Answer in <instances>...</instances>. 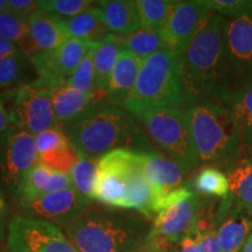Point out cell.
<instances>
[{
  "label": "cell",
  "instance_id": "obj_25",
  "mask_svg": "<svg viewBox=\"0 0 252 252\" xmlns=\"http://www.w3.org/2000/svg\"><path fill=\"white\" fill-rule=\"evenodd\" d=\"M124 50L119 35L109 34L96 45L94 54L96 89L106 91L110 78L121 53Z\"/></svg>",
  "mask_w": 252,
  "mask_h": 252
},
{
  "label": "cell",
  "instance_id": "obj_3",
  "mask_svg": "<svg viewBox=\"0 0 252 252\" xmlns=\"http://www.w3.org/2000/svg\"><path fill=\"white\" fill-rule=\"evenodd\" d=\"M61 229L78 252H138L151 230L139 214L94 204Z\"/></svg>",
  "mask_w": 252,
  "mask_h": 252
},
{
  "label": "cell",
  "instance_id": "obj_1",
  "mask_svg": "<svg viewBox=\"0 0 252 252\" xmlns=\"http://www.w3.org/2000/svg\"><path fill=\"white\" fill-rule=\"evenodd\" d=\"M226 19L210 12L180 56L185 105L214 103L226 106L234 90L225 45Z\"/></svg>",
  "mask_w": 252,
  "mask_h": 252
},
{
  "label": "cell",
  "instance_id": "obj_33",
  "mask_svg": "<svg viewBox=\"0 0 252 252\" xmlns=\"http://www.w3.org/2000/svg\"><path fill=\"white\" fill-rule=\"evenodd\" d=\"M196 252H220L216 234V213H213L212 208H200L196 220Z\"/></svg>",
  "mask_w": 252,
  "mask_h": 252
},
{
  "label": "cell",
  "instance_id": "obj_42",
  "mask_svg": "<svg viewBox=\"0 0 252 252\" xmlns=\"http://www.w3.org/2000/svg\"><path fill=\"white\" fill-rule=\"evenodd\" d=\"M19 52H20V50H19L18 46L15 45V43L9 42V41L0 37V59L14 55Z\"/></svg>",
  "mask_w": 252,
  "mask_h": 252
},
{
  "label": "cell",
  "instance_id": "obj_43",
  "mask_svg": "<svg viewBox=\"0 0 252 252\" xmlns=\"http://www.w3.org/2000/svg\"><path fill=\"white\" fill-rule=\"evenodd\" d=\"M241 252H252V234L250 237H249L247 243H245L244 248L242 249Z\"/></svg>",
  "mask_w": 252,
  "mask_h": 252
},
{
  "label": "cell",
  "instance_id": "obj_22",
  "mask_svg": "<svg viewBox=\"0 0 252 252\" xmlns=\"http://www.w3.org/2000/svg\"><path fill=\"white\" fill-rule=\"evenodd\" d=\"M71 186L70 175L39 162L27 173L21 186L20 193L15 201L41 196V195L61 190Z\"/></svg>",
  "mask_w": 252,
  "mask_h": 252
},
{
  "label": "cell",
  "instance_id": "obj_21",
  "mask_svg": "<svg viewBox=\"0 0 252 252\" xmlns=\"http://www.w3.org/2000/svg\"><path fill=\"white\" fill-rule=\"evenodd\" d=\"M141 60L131 54L127 50H123L119 55L110 78L108 89V100L117 106H122L133 90L139 74Z\"/></svg>",
  "mask_w": 252,
  "mask_h": 252
},
{
  "label": "cell",
  "instance_id": "obj_10",
  "mask_svg": "<svg viewBox=\"0 0 252 252\" xmlns=\"http://www.w3.org/2000/svg\"><path fill=\"white\" fill-rule=\"evenodd\" d=\"M40 162L32 134L12 125L0 133V188L15 201L27 173Z\"/></svg>",
  "mask_w": 252,
  "mask_h": 252
},
{
  "label": "cell",
  "instance_id": "obj_44",
  "mask_svg": "<svg viewBox=\"0 0 252 252\" xmlns=\"http://www.w3.org/2000/svg\"><path fill=\"white\" fill-rule=\"evenodd\" d=\"M7 12V0H0V14Z\"/></svg>",
  "mask_w": 252,
  "mask_h": 252
},
{
  "label": "cell",
  "instance_id": "obj_27",
  "mask_svg": "<svg viewBox=\"0 0 252 252\" xmlns=\"http://www.w3.org/2000/svg\"><path fill=\"white\" fill-rule=\"evenodd\" d=\"M36 78V71L31 60L21 52L0 59V89H14Z\"/></svg>",
  "mask_w": 252,
  "mask_h": 252
},
{
  "label": "cell",
  "instance_id": "obj_40",
  "mask_svg": "<svg viewBox=\"0 0 252 252\" xmlns=\"http://www.w3.org/2000/svg\"><path fill=\"white\" fill-rule=\"evenodd\" d=\"M197 248V230L196 224L195 228L191 230L186 237L182 239L180 243H178L175 247L172 248L169 252H196Z\"/></svg>",
  "mask_w": 252,
  "mask_h": 252
},
{
  "label": "cell",
  "instance_id": "obj_41",
  "mask_svg": "<svg viewBox=\"0 0 252 252\" xmlns=\"http://www.w3.org/2000/svg\"><path fill=\"white\" fill-rule=\"evenodd\" d=\"M8 96L9 91L0 94V133L12 126L8 113Z\"/></svg>",
  "mask_w": 252,
  "mask_h": 252
},
{
  "label": "cell",
  "instance_id": "obj_9",
  "mask_svg": "<svg viewBox=\"0 0 252 252\" xmlns=\"http://www.w3.org/2000/svg\"><path fill=\"white\" fill-rule=\"evenodd\" d=\"M11 124L35 137L59 125L48 89L39 80L8 90Z\"/></svg>",
  "mask_w": 252,
  "mask_h": 252
},
{
  "label": "cell",
  "instance_id": "obj_7",
  "mask_svg": "<svg viewBox=\"0 0 252 252\" xmlns=\"http://www.w3.org/2000/svg\"><path fill=\"white\" fill-rule=\"evenodd\" d=\"M201 202L196 191L187 185L161 204L144 247L150 252H169L195 228Z\"/></svg>",
  "mask_w": 252,
  "mask_h": 252
},
{
  "label": "cell",
  "instance_id": "obj_31",
  "mask_svg": "<svg viewBox=\"0 0 252 252\" xmlns=\"http://www.w3.org/2000/svg\"><path fill=\"white\" fill-rule=\"evenodd\" d=\"M174 2L171 0H135L141 28L161 31Z\"/></svg>",
  "mask_w": 252,
  "mask_h": 252
},
{
  "label": "cell",
  "instance_id": "obj_19",
  "mask_svg": "<svg viewBox=\"0 0 252 252\" xmlns=\"http://www.w3.org/2000/svg\"><path fill=\"white\" fill-rule=\"evenodd\" d=\"M41 82V81H40ZM48 89L54 112L59 124L77 117L94 103L108 100L106 91L97 90L94 94H83L72 88L68 81L43 83Z\"/></svg>",
  "mask_w": 252,
  "mask_h": 252
},
{
  "label": "cell",
  "instance_id": "obj_15",
  "mask_svg": "<svg viewBox=\"0 0 252 252\" xmlns=\"http://www.w3.org/2000/svg\"><path fill=\"white\" fill-rule=\"evenodd\" d=\"M209 13L201 0L175 1L161 30L167 50L181 55Z\"/></svg>",
  "mask_w": 252,
  "mask_h": 252
},
{
  "label": "cell",
  "instance_id": "obj_23",
  "mask_svg": "<svg viewBox=\"0 0 252 252\" xmlns=\"http://www.w3.org/2000/svg\"><path fill=\"white\" fill-rule=\"evenodd\" d=\"M226 175L230 191L222 200L252 216V153L239 157Z\"/></svg>",
  "mask_w": 252,
  "mask_h": 252
},
{
  "label": "cell",
  "instance_id": "obj_39",
  "mask_svg": "<svg viewBox=\"0 0 252 252\" xmlns=\"http://www.w3.org/2000/svg\"><path fill=\"white\" fill-rule=\"evenodd\" d=\"M11 217V207L7 201V195L0 188V243L6 239V232Z\"/></svg>",
  "mask_w": 252,
  "mask_h": 252
},
{
  "label": "cell",
  "instance_id": "obj_38",
  "mask_svg": "<svg viewBox=\"0 0 252 252\" xmlns=\"http://www.w3.org/2000/svg\"><path fill=\"white\" fill-rule=\"evenodd\" d=\"M39 8V1L34 0H7V12L25 19H30L31 15Z\"/></svg>",
  "mask_w": 252,
  "mask_h": 252
},
{
  "label": "cell",
  "instance_id": "obj_36",
  "mask_svg": "<svg viewBox=\"0 0 252 252\" xmlns=\"http://www.w3.org/2000/svg\"><path fill=\"white\" fill-rule=\"evenodd\" d=\"M30 35V24L28 19L19 17L11 12L0 14V37L20 45Z\"/></svg>",
  "mask_w": 252,
  "mask_h": 252
},
{
  "label": "cell",
  "instance_id": "obj_2",
  "mask_svg": "<svg viewBox=\"0 0 252 252\" xmlns=\"http://www.w3.org/2000/svg\"><path fill=\"white\" fill-rule=\"evenodd\" d=\"M81 158L99 160L112 151H154L137 118L109 100L94 103L60 126Z\"/></svg>",
  "mask_w": 252,
  "mask_h": 252
},
{
  "label": "cell",
  "instance_id": "obj_32",
  "mask_svg": "<svg viewBox=\"0 0 252 252\" xmlns=\"http://www.w3.org/2000/svg\"><path fill=\"white\" fill-rule=\"evenodd\" d=\"M97 165H98V160L80 158L76 165L72 167L70 171L72 187L76 189L82 196L93 202H94V193L97 180Z\"/></svg>",
  "mask_w": 252,
  "mask_h": 252
},
{
  "label": "cell",
  "instance_id": "obj_12",
  "mask_svg": "<svg viewBox=\"0 0 252 252\" xmlns=\"http://www.w3.org/2000/svg\"><path fill=\"white\" fill-rule=\"evenodd\" d=\"M94 203L82 196L72 186L41 196L17 200L18 214L46 220L59 228L68 224Z\"/></svg>",
  "mask_w": 252,
  "mask_h": 252
},
{
  "label": "cell",
  "instance_id": "obj_35",
  "mask_svg": "<svg viewBox=\"0 0 252 252\" xmlns=\"http://www.w3.org/2000/svg\"><path fill=\"white\" fill-rule=\"evenodd\" d=\"M97 43L91 47L89 52L87 53L86 58L78 65L76 71L71 75L68 80V83L72 88L81 91L83 94H94L96 89V82H94V54Z\"/></svg>",
  "mask_w": 252,
  "mask_h": 252
},
{
  "label": "cell",
  "instance_id": "obj_30",
  "mask_svg": "<svg viewBox=\"0 0 252 252\" xmlns=\"http://www.w3.org/2000/svg\"><path fill=\"white\" fill-rule=\"evenodd\" d=\"M194 190L204 196L225 198L229 195L230 185L228 175L214 167H203L195 175L193 181Z\"/></svg>",
  "mask_w": 252,
  "mask_h": 252
},
{
  "label": "cell",
  "instance_id": "obj_24",
  "mask_svg": "<svg viewBox=\"0 0 252 252\" xmlns=\"http://www.w3.org/2000/svg\"><path fill=\"white\" fill-rule=\"evenodd\" d=\"M98 8L111 34L124 36L141 28L135 0H104Z\"/></svg>",
  "mask_w": 252,
  "mask_h": 252
},
{
  "label": "cell",
  "instance_id": "obj_28",
  "mask_svg": "<svg viewBox=\"0 0 252 252\" xmlns=\"http://www.w3.org/2000/svg\"><path fill=\"white\" fill-rule=\"evenodd\" d=\"M226 108L231 110L237 119L243 143L252 150V81L232 90Z\"/></svg>",
  "mask_w": 252,
  "mask_h": 252
},
{
  "label": "cell",
  "instance_id": "obj_17",
  "mask_svg": "<svg viewBox=\"0 0 252 252\" xmlns=\"http://www.w3.org/2000/svg\"><path fill=\"white\" fill-rule=\"evenodd\" d=\"M144 171L156 197L158 214L168 195L187 186L185 184L186 173L181 167L156 150L145 153Z\"/></svg>",
  "mask_w": 252,
  "mask_h": 252
},
{
  "label": "cell",
  "instance_id": "obj_6",
  "mask_svg": "<svg viewBox=\"0 0 252 252\" xmlns=\"http://www.w3.org/2000/svg\"><path fill=\"white\" fill-rule=\"evenodd\" d=\"M180 54L161 50L143 60L135 86L123 104L131 115L152 108H185Z\"/></svg>",
  "mask_w": 252,
  "mask_h": 252
},
{
  "label": "cell",
  "instance_id": "obj_18",
  "mask_svg": "<svg viewBox=\"0 0 252 252\" xmlns=\"http://www.w3.org/2000/svg\"><path fill=\"white\" fill-rule=\"evenodd\" d=\"M216 234L220 252H241L252 234V216L222 200L216 212Z\"/></svg>",
  "mask_w": 252,
  "mask_h": 252
},
{
  "label": "cell",
  "instance_id": "obj_45",
  "mask_svg": "<svg viewBox=\"0 0 252 252\" xmlns=\"http://www.w3.org/2000/svg\"><path fill=\"white\" fill-rule=\"evenodd\" d=\"M0 252H5V251H0Z\"/></svg>",
  "mask_w": 252,
  "mask_h": 252
},
{
  "label": "cell",
  "instance_id": "obj_29",
  "mask_svg": "<svg viewBox=\"0 0 252 252\" xmlns=\"http://www.w3.org/2000/svg\"><path fill=\"white\" fill-rule=\"evenodd\" d=\"M121 37L123 48L137 56L141 61L156 53L167 50L161 31L140 28V30Z\"/></svg>",
  "mask_w": 252,
  "mask_h": 252
},
{
  "label": "cell",
  "instance_id": "obj_11",
  "mask_svg": "<svg viewBox=\"0 0 252 252\" xmlns=\"http://www.w3.org/2000/svg\"><path fill=\"white\" fill-rule=\"evenodd\" d=\"M6 248L8 252H78L58 225L20 214L9 220Z\"/></svg>",
  "mask_w": 252,
  "mask_h": 252
},
{
  "label": "cell",
  "instance_id": "obj_4",
  "mask_svg": "<svg viewBox=\"0 0 252 252\" xmlns=\"http://www.w3.org/2000/svg\"><path fill=\"white\" fill-rule=\"evenodd\" d=\"M145 153L112 151L100 158L94 200L116 209L135 210L145 219H156L157 202L144 171Z\"/></svg>",
  "mask_w": 252,
  "mask_h": 252
},
{
  "label": "cell",
  "instance_id": "obj_16",
  "mask_svg": "<svg viewBox=\"0 0 252 252\" xmlns=\"http://www.w3.org/2000/svg\"><path fill=\"white\" fill-rule=\"evenodd\" d=\"M30 35L18 48L28 59L58 48L69 37L63 19L49 13L45 9H36L28 19Z\"/></svg>",
  "mask_w": 252,
  "mask_h": 252
},
{
  "label": "cell",
  "instance_id": "obj_14",
  "mask_svg": "<svg viewBox=\"0 0 252 252\" xmlns=\"http://www.w3.org/2000/svg\"><path fill=\"white\" fill-rule=\"evenodd\" d=\"M225 45L234 89L252 81V14L226 19Z\"/></svg>",
  "mask_w": 252,
  "mask_h": 252
},
{
  "label": "cell",
  "instance_id": "obj_26",
  "mask_svg": "<svg viewBox=\"0 0 252 252\" xmlns=\"http://www.w3.org/2000/svg\"><path fill=\"white\" fill-rule=\"evenodd\" d=\"M69 37L86 40L89 42L98 43L109 35L110 31L104 24V20L98 8V4L90 11L84 12L74 18L63 19Z\"/></svg>",
  "mask_w": 252,
  "mask_h": 252
},
{
  "label": "cell",
  "instance_id": "obj_37",
  "mask_svg": "<svg viewBox=\"0 0 252 252\" xmlns=\"http://www.w3.org/2000/svg\"><path fill=\"white\" fill-rule=\"evenodd\" d=\"M201 4L223 18L236 19L252 14V0H201Z\"/></svg>",
  "mask_w": 252,
  "mask_h": 252
},
{
  "label": "cell",
  "instance_id": "obj_34",
  "mask_svg": "<svg viewBox=\"0 0 252 252\" xmlns=\"http://www.w3.org/2000/svg\"><path fill=\"white\" fill-rule=\"evenodd\" d=\"M98 1H90V0H40L39 1L41 9L58 15L61 19L76 17L96 7Z\"/></svg>",
  "mask_w": 252,
  "mask_h": 252
},
{
  "label": "cell",
  "instance_id": "obj_20",
  "mask_svg": "<svg viewBox=\"0 0 252 252\" xmlns=\"http://www.w3.org/2000/svg\"><path fill=\"white\" fill-rule=\"evenodd\" d=\"M34 140L40 162L59 172L70 173L81 158L60 126L35 135Z\"/></svg>",
  "mask_w": 252,
  "mask_h": 252
},
{
  "label": "cell",
  "instance_id": "obj_13",
  "mask_svg": "<svg viewBox=\"0 0 252 252\" xmlns=\"http://www.w3.org/2000/svg\"><path fill=\"white\" fill-rule=\"evenodd\" d=\"M94 45L89 41L68 37L54 50L31 59L37 80L42 83L68 81Z\"/></svg>",
  "mask_w": 252,
  "mask_h": 252
},
{
  "label": "cell",
  "instance_id": "obj_5",
  "mask_svg": "<svg viewBox=\"0 0 252 252\" xmlns=\"http://www.w3.org/2000/svg\"><path fill=\"white\" fill-rule=\"evenodd\" d=\"M186 111L197 165L228 172L241 157L243 144L234 113L214 103L193 104Z\"/></svg>",
  "mask_w": 252,
  "mask_h": 252
},
{
  "label": "cell",
  "instance_id": "obj_8",
  "mask_svg": "<svg viewBox=\"0 0 252 252\" xmlns=\"http://www.w3.org/2000/svg\"><path fill=\"white\" fill-rule=\"evenodd\" d=\"M134 117L143 123L152 139L185 173L198 167L186 109L152 108L144 110Z\"/></svg>",
  "mask_w": 252,
  "mask_h": 252
}]
</instances>
